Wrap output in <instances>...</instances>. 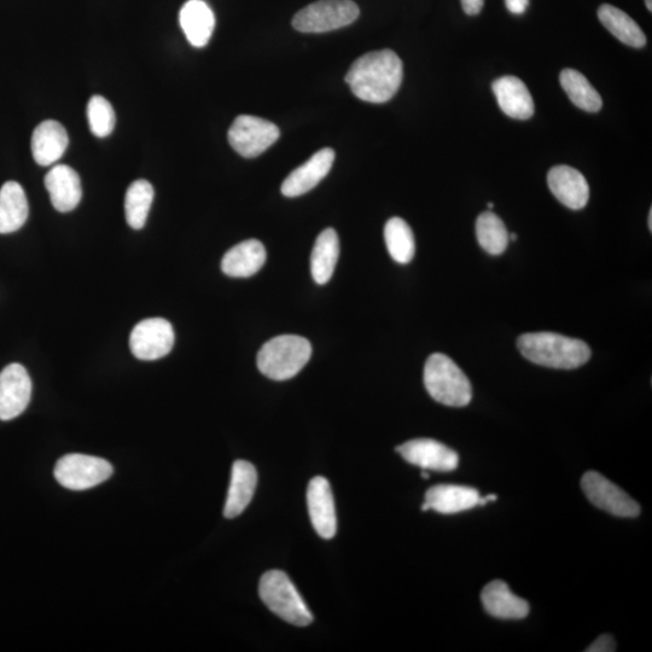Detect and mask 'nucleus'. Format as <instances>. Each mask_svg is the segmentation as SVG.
Listing matches in <instances>:
<instances>
[{"instance_id":"f257e3e1","label":"nucleus","mask_w":652,"mask_h":652,"mask_svg":"<svg viewBox=\"0 0 652 652\" xmlns=\"http://www.w3.org/2000/svg\"><path fill=\"white\" fill-rule=\"evenodd\" d=\"M404 78V66L392 50L372 51L359 57L346 75L353 95L369 103H386L397 95Z\"/></svg>"},{"instance_id":"f03ea898","label":"nucleus","mask_w":652,"mask_h":652,"mask_svg":"<svg viewBox=\"0 0 652 652\" xmlns=\"http://www.w3.org/2000/svg\"><path fill=\"white\" fill-rule=\"evenodd\" d=\"M517 347L529 362L551 369H578L591 359L586 342L555 333L522 335Z\"/></svg>"},{"instance_id":"7ed1b4c3","label":"nucleus","mask_w":652,"mask_h":652,"mask_svg":"<svg viewBox=\"0 0 652 652\" xmlns=\"http://www.w3.org/2000/svg\"><path fill=\"white\" fill-rule=\"evenodd\" d=\"M424 386L430 397L445 406L464 407L473 398L469 378L446 354L430 355L424 366Z\"/></svg>"},{"instance_id":"20e7f679","label":"nucleus","mask_w":652,"mask_h":652,"mask_svg":"<svg viewBox=\"0 0 652 652\" xmlns=\"http://www.w3.org/2000/svg\"><path fill=\"white\" fill-rule=\"evenodd\" d=\"M312 346L305 337L282 335L266 342L258 353L261 374L273 381L295 377L310 362Z\"/></svg>"},{"instance_id":"39448f33","label":"nucleus","mask_w":652,"mask_h":652,"mask_svg":"<svg viewBox=\"0 0 652 652\" xmlns=\"http://www.w3.org/2000/svg\"><path fill=\"white\" fill-rule=\"evenodd\" d=\"M259 593L272 613L291 625L305 627L313 616L289 576L281 570H271L260 580Z\"/></svg>"},{"instance_id":"423d86ee","label":"nucleus","mask_w":652,"mask_h":652,"mask_svg":"<svg viewBox=\"0 0 652 652\" xmlns=\"http://www.w3.org/2000/svg\"><path fill=\"white\" fill-rule=\"evenodd\" d=\"M360 14L352 0H320L294 16L293 27L302 33H324L351 25Z\"/></svg>"},{"instance_id":"0eeeda50","label":"nucleus","mask_w":652,"mask_h":652,"mask_svg":"<svg viewBox=\"0 0 652 652\" xmlns=\"http://www.w3.org/2000/svg\"><path fill=\"white\" fill-rule=\"evenodd\" d=\"M113 471L106 459L73 453L57 462L55 477L62 487L78 492L101 485L112 477Z\"/></svg>"},{"instance_id":"6e6552de","label":"nucleus","mask_w":652,"mask_h":652,"mask_svg":"<svg viewBox=\"0 0 652 652\" xmlns=\"http://www.w3.org/2000/svg\"><path fill=\"white\" fill-rule=\"evenodd\" d=\"M281 136L278 126L252 115H241L229 130V142L238 154L247 159L259 156Z\"/></svg>"},{"instance_id":"1a4fd4ad","label":"nucleus","mask_w":652,"mask_h":652,"mask_svg":"<svg viewBox=\"0 0 652 652\" xmlns=\"http://www.w3.org/2000/svg\"><path fill=\"white\" fill-rule=\"evenodd\" d=\"M581 487L593 505L611 515L633 518L640 514L636 500L596 471H589L582 477Z\"/></svg>"},{"instance_id":"9d476101","label":"nucleus","mask_w":652,"mask_h":652,"mask_svg":"<svg viewBox=\"0 0 652 652\" xmlns=\"http://www.w3.org/2000/svg\"><path fill=\"white\" fill-rule=\"evenodd\" d=\"M174 345V330L163 318L145 319L130 336V348L137 359L157 360L166 357Z\"/></svg>"},{"instance_id":"9b49d317","label":"nucleus","mask_w":652,"mask_h":652,"mask_svg":"<svg viewBox=\"0 0 652 652\" xmlns=\"http://www.w3.org/2000/svg\"><path fill=\"white\" fill-rule=\"evenodd\" d=\"M32 398V380L20 364L0 372V421H11L25 412Z\"/></svg>"},{"instance_id":"f8f14e48","label":"nucleus","mask_w":652,"mask_h":652,"mask_svg":"<svg viewBox=\"0 0 652 652\" xmlns=\"http://www.w3.org/2000/svg\"><path fill=\"white\" fill-rule=\"evenodd\" d=\"M397 451L406 462L422 469L441 471V473H450V471L456 470L459 463L457 452L432 439L405 442L397 447Z\"/></svg>"},{"instance_id":"ddd939ff","label":"nucleus","mask_w":652,"mask_h":652,"mask_svg":"<svg viewBox=\"0 0 652 652\" xmlns=\"http://www.w3.org/2000/svg\"><path fill=\"white\" fill-rule=\"evenodd\" d=\"M308 512L314 531L323 539H333L337 531V518L333 491L322 476L314 477L307 489Z\"/></svg>"},{"instance_id":"4468645a","label":"nucleus","mask_w":652,"mask_h":652,"mask_svg":"<svg viewBox=\"0 0 652 652\" xmlns=\"http://www.w3.org/2000/svg\"><path fill=\"white\" fill-rule=\"evenodd\" d=\"M547 184L562 205L580 211L590 200V186L582 173L569 166H556L547 174Z\"/></svg>"},{"instance_id":"2eb2a0df","label":"nucleus","mask_w":652,"mask_h":652,"mask_svg":"<svg viewBox=\"0 0 652 652\" xmlns=\"http://www.w3.org/2000/svg\"><path fill=\"white\" fill-rule=\"evenodd\" d=\"M335 161V151L330 148L319 150L304 165L291 172L282 184V194L298 197L316 188L328 176Z\"/></svg>"},{"instance_id":"dca6fc26","label":"nucleus","mask_w":652,"mask_h":652,"mask_svg":"<svg viewBox=\"0 0 652 652\" xmlns=\"http://www.w3.org/2000/svg\"><path fill=\"white\" fill-rule=\"evenodd\" d=\"M45 186L49 191L52 206L61 213L73 211L83 197L79 174L66 165L52 168L46 174Z\"/></svg>"},{"instance_id":"f3484780","label":"nucleus","mask_w":652,"mask_h":652,"mask_svg":"<svg viewBox=\"0 0 652 652\" xmlns=\"http://www.w3.org/2000/svg\"><path fill=\"white\" fill-rule=\"evenodd\" d=\"M500 109L516 120H528L534 115V101L528 87L516 77L499 78L492 84Z\"/></svg>"},{"instance_id":"a211bd4d","label":"nucleus","mask_w":652,"mask_h":652,"mask_svg":"<svg viewBox=\"0 0 652 652\" xmlns=\"http://www.w3.org/2000/svg\"><path fill=\"white\" fill-rule=\"evenodd\" d=\"M481 602L487 613L497 619L521 620L529 614V604L514 595L502 580L489 582L481 593Z\"/></svg>"},{"instance_id":"6ab92c4d","label":"nucleus","mask_w":652,"mask_h":652,"mask_svg":"<svg viewBox=\"0 0 652 652\" xmlns=\"http://www.w3.org/2000/svg\"><path fill=\"white\" fill-rule=\"evenodd\" d=\"M66 128L55 120H46L33 132L32 154L40 166H51L61 159L68 147Z\"/></svg>"},{"instance_id":"aec40b11","label":"nucleus","mask_w":652,"mask_h":652,"mask_svg":"<svg viewBox=\"0 0 652 652\" xmlns=\"http://www.w3.org/2000/svg\"><path fill=\"white\" fill-rule=\"evenodd\" d=\"M266 258L263 243L258 240L244 241L224 255L221 270L232 278H249L263 269Z\"/></svg>"},{"instance_id":"412c9836","label":"nucleus","mask_w":652,"mask_h":652,"mask_svg":"<svg viewBox=\"0 0 652 652\" xmlns=\"http://www.w3.org/2000/svg\"><path fill=\"white\" fill-rule=\"evenodd\" d=\"M256 485H258V473L254 465L246 461L235 462L224 509L226 518L240 516L247 509L254 497Z\"/></svg>"},{"instance_id":"4be33fe9","label":"nucleus","mask_w":652,"mask_h":652,"mask_svg":"<svg viewBox=\"0 0 652 652\" xmlns=\"http://www.w3.org/2000/svg\"><path fill=\"white\" fill-rule=\"evenodd\" d=\"M179 22L188 42L195 48H205L215 27V16L209 5L203 0H189L180 10Z\"/></svg>"},{"instance_id":"5701e85b","label":"nucleus","mask_w":652,"mask_h":652,"mask_svg":"<svg viewBox=\"0 0 652 652\" xmlns=\"http://www.w3.org/2000/svg\"><path fill=\"white\" fill-rule=\"evenodd\" d=\"M480 494L475 488L457 485H439L429 489L426 504L429 510L452 515L479 505Z\"/></svg>"},{"instance_id":"b1692460","label":"nucleus","mask_w":652,"mask_h":652,"mask_svg":"<svg viewBox=\"0 0 652 652\" xmlns=\"http://www.w3.org/2000/svg\"><path fill=\"white\" fill-rule=\"evenodd\" d=\"M28 201L25 190L16 182H8L0 189V234L20 230L28 218Z\"/></svg>"},{"instance_id":"393cba45","label":"nucleus","mask_w":652,"mask_h":652,"mask_svg":"<svg viewBox=\"0 0 652 652\" xmlns=\"http://www.w3.org/2000/svg\"><path fill=\"white\" fill-rule=\"evenodd\" d=\"M340 255V241L334 229H326L314 243L311 272L314 282L323 285L334 275Z\"/></svg>"},{"instance_id":"a878e982","label":"nucleus","mask_w":652,"mask_h":652,"mask_svg":"<svg viewBox=\"0 0 652 652\" xmlns=\"http://www.w3.org/2000/svg\"><path fill=\"white\" fill-rule=\"evenodd\" d=\"M598 19L620 42L636 49L644 48L646 37L642 28L625 11L610 4H603L598 9Z\"/></svg>"},{"instance_id":"bb28decb","label":"nucleus","mask_w":652,"mask_h":652,"mask_svg":"<svg viewBox=\"0 0 652 652\" xmlns=\"http://www.w3.org/2000/svg\"><path fill=\"white\" fill-rule=\"evenodd\" d=\"M560 81L563 90L576 107L589 113H597L602 109V97L585 75L574 69H564Z\"/></svg>"},{"instance_id":"cd10ccee","label":"nucleus","mask_w":652,"mask_h":652,"mask_svg":"<svg viewBox=\"0 0 652 652\" xmlns=\"http://www.w3.org/2000/svg\"><path fill=\"white\" fill-rule=\"evenodd\" d=\"M384 240L390 256L398 264H409L415 256V236L404 219L395 217L387 221L384 227Z\"/></svg>"},{"instance_id":"c85d7f7f","label":"nucleus","mask_w":652,"mask_h":652,"mask_svg":"<svg viewBox=\"0 0 652 652\" xmlns=\"http://www.w3.org/2000/svg\"><path fill=\"white\" fill-rule=\"evenodd\" d=\"M154 195L153 185L144 179L136 180L128 188L125 197V214L127 224L132 229L141 230L147 223Z\"/></svg>"},{"instance_id":"c756f323","label":"nucleus","mask_w":652,"mask_h":652,"mask_svg":"<svg viewBox=\"0 0 652 652\" xmlns=\"http://www.w3.org/2000/svg\"><path fill=\"white\" fill-rule=\"evenodd\" d=\"M476 237L485 252L491 255L503 254L508 248L509 232L503 220L493 212H485L477 218Z\"/></svg>"},{"instance_id":"7c9ffc66","label":"nucleus","mask_w":652,"mask_h":652,"mask_svg":"<svg viewBox=\"0 0 652 652\" xmlns=\"http://www.w3.org/2000/svg\"><path fill=\"white\" fill-rule=\"evenodd\" d=\"M87 119L91 132L98 138H106L113 132L115 126V113L106 98L93 96L87 106Z\"/></svg>"},{"instance_id":"2f4dec72","label":"nucleus","mask_w":652,"mask_h":652,"mask_svg":"<svg viewBox=\"0 0 652 652\" xmlns=\"http://www.w3.org/2000/svg\"><path fill=\"white\" fill-rule=\"evenodd\" d=\"M616 650V644L613 637L609 634H603L593 642L586 652H613Z\"/></svg>"},{"instance_id":"473e14b6","label":"nucleus","mask_w":652,"mask_h":652,"mask_svg":"<svg viewBox=\"0 0 652 652\" xmlns=\"http://www.w3.org/2000/svg\"><path fill=\"white\" fill-rule=\"evenodd\" d=\"M461 2L463 10L470 16L480 14L485 5V0H461Z\"/></svg>"},{"instance_id":"72a5a7b5","label":"nucleus","mask_w":652,"mask_h":652,"mask_svg":"<svg viewBox=\"0 0 652 652\" xmlns=\"http://www.w3.org/2000/svg\"><path fill=\"white\" fill-rule=\"evenodd\" d=\"M505 4L510 13L522 15L528 8L529 0H505Z\"/></svg>"},{"instance_id":"f704fd0d","label":"nucleus","mask_w":652,"mask_h":652,"mask_svg":"<svg viewBox=\"0 0 652 652\" xmlns=\"http://www.w3.org/2000/svg\"><path fill=\"white\" fill-rule=\"evenodd\" d=\"M497 499L498 497L496 496V494H489V496L485 497L487 503L496 502Z\"/></svg>"},{"instance_id":"c9c22d12","label":"nucleus","mask_w":652,"mask_h":652,"mask_svg":"<svg viewBox=\"0 0 652 652\" xmlns=\"http://www.w3.org/2000/svg\"><path fill=\"white\" fill-rule=\"evenodd\" d=\"M649 229L652 231V209L649 212Z\"/></svg>"},{"instance_id":"e433bc0d","label":"nucleus","mask_w":652,"mask_h":652,"mask_svg":"<svg viewBox=\"0 0 652 652\" xmlns=\"http://www.w3.org/2000/svg\"><path fill=\"white\" fill-rule=\"evenodd\" d=\"M646 8L649 9V11H652V3L651 0H645Z\"/></svg>"},{"instance_id":"4c0bfd02","label":"nucleus","mask_w":652,"mask_h":652,"mask_svg":"<svg viewBox=\"0 0 652 652\" xmlns=\"http://www.w3.org/2000/svg\"><path fill=\"white\" fill-rule=\"evenodd\" d=\"M487 207H488L489 209H493V208H494V203H492V202H488Z\"/></svg>"},{"instance_id":"58836bf2","label":"nucleus","mask_w":652,"mask_h":652,"mask_svg":"<svg viewBox=\"0 0 652 652\" xmlns=\"http://www.w3.org/2000/svg\"><path fill=\"white\" fill-rule=\"evenodd\" d=\"M423 479H429V475L427 473L422 474Z\"/></svg>"}]
</instances>
